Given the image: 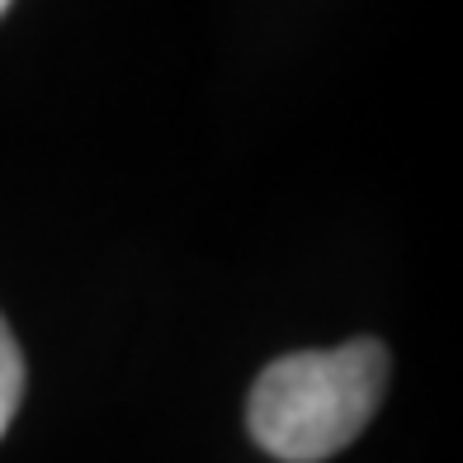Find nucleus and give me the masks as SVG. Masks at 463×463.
<instances>
[{"mask_svg":"<svg viewBox=\"0 0 463 463\" xmlns=\"http://www.w3.org/2000/svg\"><path fill=\"white\" fill-rule=\"evenodd\" d=\"M388 388V350L350 341L275 360L250 388L246 426L265 454L284 463H322L369 426Z\"/></svg>","mask_w":463,"mask_h":463,"instance_id":"1","label":"nucleus"},{"mask_svg":"<svg viewBox=\"0 0 463 463\" xmlns=\"http://www.w3.org/2000/svg\"><path fill=\"white\" fill-rule=\"evenodd\" d=\"M19 397H24V354H19L14 331L0 317V435L10 430V420L19 411Z\"/></svg>","mask_w":463,"mask_h":463,"instance_id":"2","label":"nucleus"},{"mask_svg":"<svg viewBox=\"0 0 463 463\" xmlns=\"http://www.w3.org/2000/svg\"><path fill=\"white\" fill-rule=\"evenodd\" d=\"M5 10H10V0H0V14H5Z\"/></svg>","mask_w":463,"mask_h":463,"instance_id":"3","label":"nucleus"}]
</instances>
